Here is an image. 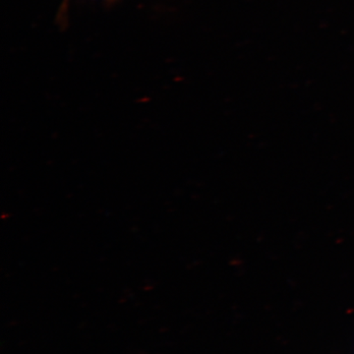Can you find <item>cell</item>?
Segmentation results:
<instances>
[]
</instances>
